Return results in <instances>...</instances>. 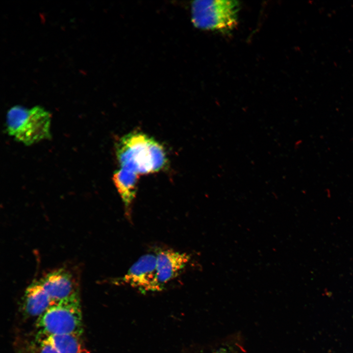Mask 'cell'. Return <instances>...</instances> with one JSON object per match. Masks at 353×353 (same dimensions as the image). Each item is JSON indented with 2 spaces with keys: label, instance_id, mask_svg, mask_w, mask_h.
<instances>
[{
  "label": "cell",
  "instance_id": "cell-1",
  "mask_svg": "<svg viewBox=\"0 0 353 353\" xmlns=\"http://www.w3.org/2000/svg\"><path fill=\"white\" fill-rule=\"evenodd\" d=\"M116 155L121 168L137 175L158 172L167 162L164 148L141 133H130L123 137L118 144Z\"/></svg>",
  "mask_w": 353,
  "mask_h": 353
},
{
  "label": "cell",
  "instance_id": "cell-2",
  "mask_svg": "<svg viewBox=\"0 0 353 353\" xmlns=\"http://www.w3.org/2000/svg\"><path fill=\"white\" fill-rule=\"evenodd\" d=\"M51 115L40 106L15 105L7 111L6 129L16 141L29 146L50 138Z\"/></svg>",
  "mask_w": 353,
  "mask_h": 353
},
{
  "label": "cell",
  "instance_id": "cell-3",
  "mask_svg": "<svg viewBox=\"0 0 353 353\" xmlns=\"http://www.w3.org/2000/svg\"><path fill=\"white\" fill-rule=\"evenodd\" d=\"M37 337L83 332L82 317L78 297L52 304L36 322Z\"/></svg>",
  "mask_w": 353,
  "mask_h": 353
},
{
  "label": "cell",
  "instance_id": "cell-4",
  "mask_svg": "<svg viewBox=\"0 0 353 353\" xmlns=\"http://www.w3.org/2000/svg\"><path fill=\"white\" fill-rule=\"evenodd\" d=\"M239 8L235 0H195L191 6L192 22L200 29L228 33L237 24Z\"/></svg>",
  "mask_w": 353,
  "mask_h": 353
},
{
  "label": "cell",
  "instance_id": "cell-5",
  "mask_svg": "<svg viewBox=\"0 0 353 353\" xmlns=\"http://www.w3.org/2000/svg\"><path fill=\"white\" fill-rule=\"evenodd\" d=\"M117 282L143 292L161 290L156 278V255L148 253L141 256Z\"/></svg>",
  "mask_w": 353,
  "mask_h": 353
},
{
  "label": "cell",
  "instance_id": "cell-6",
  "mask_svg": "<svg viewBox=\"0 0 353 353\" xmlns=\"http://www.w3.org/2000/svg\"><path fill=\"white\" fill-rule=\"evenodd\" d=\"M53 304L78 297V291L71 274L60 269L52 271L39 280Z\"/></svg>",
  "mask_w": 353,
  "mask_h": 353
},
{
  "label": "cell",
  "instance_id": "cell-7",
  "mask_svg": "<svg viewBox=\"0 0 353 353\" xmlns=\"http://www.w3.org/2000/svg\"><path fill=\"white\" fill-rule=\"evenodd\" d=\"M156 256V278L162 289L180 274L191 259L189 254L172 249L161 250Z\"/></svg>",
  "mask_w": 353,
  "mask_h": 353
},
{
  "label": "cell",
  "instance_id": "cell-8",
  "mask_svg": "<svg viewBox=\"0 0 353 353\" xmlns=\"http://www.w3.org/2000/svg\"><path fill=\"white\" fill-rule=\"evenodd\" d=\"M53 304L39 281H35L26 289L24 295L23 307L30 316H40Z\"/></svg>",
  "mask_w": 353,
  "mask_h": 353
},
{
  "label": "cell",
  "instance_id": "cell-9",
  "mask_svg": "<svg viewBox=\"0 0 353 353\" xmlns=\"http://www.w3.org/2000/svg\"><path fill=\"white\" fill-rule=\"evenodd\" d=\"M138 175L121 168L113 175V181L121 197L126 212L129 215V209L135 197Z\"/></svg>",
  "mask_w": 353,
  "mask_h": 353
},
{
  "label": "cell",
  "instance_id": "cell-10",
  "mask_svg": "<svg viewBox=\"0 0 353 353\" xmlns=\"http://www.w3.org/2000/svg\"><path fill=\"white\" fill-rule=\"evenodd\" d=\"M80 336L73 334H65L37 337L51 344L59 353H90Z\"/></svg>",
  "mask_w": 353,
  "mask_h": 353
},
{
  "label": "cell",
  "instance_id": "cell-11",
  "mask_svg": "<svg viewBox=\"0 0 353 353\" xmlns=\"http://www.w3.org/2000/svg\"><path fill=\"white\" fill-rule=\"evenodd\" d=\"M202 353H247L241 334L233 333L218 339Z\"/></svg>",
  "mask_w": 353,
  "mask_h": 353
},
{
  "label": "cell",
  "instance_id": "cell-12",
  "mask_svg": "<svg viewBox=\"0 0 353 353\" xmlns=\"http://www.w3.org/2000/svg\"><path fill=\"white\" fill-rule=\"evenodd\" d=\"M29 353H59L50 343L37 337L35 342L31 345Z\"/></svg>",
  "mask_w": 353,
  "mask_h": 353
}]
</instances>
